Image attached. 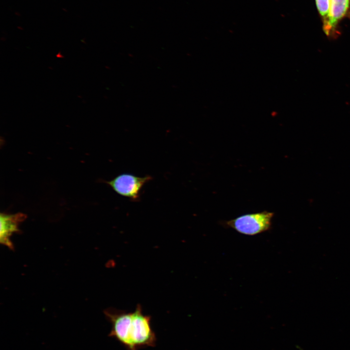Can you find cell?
Instances as JSON below:
<instances>
[{
  "label": "cell",
  "mask_w": 350,
  "mask_h": 350,
  "mask_svg": "<svg viewBox=\"0 0 350 350\" xmlns=\"http://www.w3.org/2000/svg\"><path fill=\"white\" fill-rule=\"evenodd\" d=\"M104 313L112 325L109 336L115 338L127 350L156 345L157 337L152 328L151 317L143 314L140 305L133 312L108 308Z\"/></svg>",
  "instance_id": "cell-1"
},
{
  "label": "cell",
  "mask_w": 350,
  "mask_h": 350,
  "mask_svg": "<svg viewBox=\"0 0 350 350\" xmlns=\"http://www.w3.org/2000/svg\"><path fill=\"white\" fill-rule=\"evenodd\" d=\"M274 213L263 211L240 215L223 222L225 227L248 236H254L268 231L272 228Z\"/></svg>",
  "instance_id": "cell-2"
},
{
  "label": "cell",
  "mask_w": 350,
  "mask_h": 350,
  "mask_svg": "<svg viewBox=\"0 0 350 350\" xmlns=\"http://www.w3.org/2000/svg\"><path fill=\"white\" fill-rule=\"evenodd\" d=\"M152 179L150 175L138 176L129 173L119 175L106 183L118 194L136 201L143 186Z\"/></svg>",
  "instance_id": "cell-3"
},
{
  "label": "cell",
  "mask_w": 350,
  "mask_h": 350,
  "mask_svg": "<svg viewBox=\"0 0 350 350\" xmlns=\"http://www.w3.org/2000/svg\"><path fill=\"white\" fill-rule=\"evenodd\" d=\"M26 218L25 214L18 213L13 214L0 213V241L1 244L13 249L10 237L13 233L19 231V224Z\"/></svg>",
  "instance_id": "cell-4"
},
{
  "label": "cell",
  "mask_w": 350,
  "mask_h": 350,
  "mask_svg": "<svg viewBox=\"0 0 350 350\" xmlns=\"http://www.w3.org/2000/svg\"><path fill=\"white\" fill-rule=\"evenodd\" d=\"M350 6V0H331L329 28L327 36L331 38L338 37V26L340 21L347 15Z\"/></svg>",
  "instance_id": "cell-5"
},
{
  "label": "cell",
  "mask_w": 350,
  "mask_h": 350,
  "mask_svg": "<svg viewBox=\"0 0 350 350\" xmlns=\"http://www.w3.org/2000/svg\"><path fill=\"white\" fill-rule=\"evenodd\" d=\"M316 5L323 23V29L327 35L329 31L331 0H315Z\"/></svg>",
  "instance_id": "cell-6"
}]
</instances>
